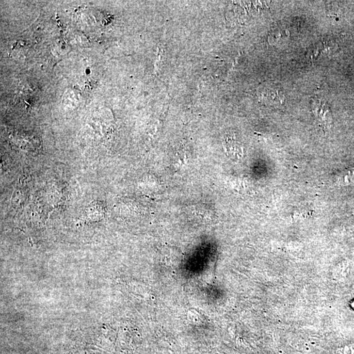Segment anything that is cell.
I'll return each instance as SVG.
<instances>
[{"mask_svg": "<svg viewBox=\"0 0 354 354\" xmlns=\"http://www.w3.org/2000/svg\"><path fill=\"white\" fill-rule=\"evenodd\" d=\"M260 96L262 99L267 103H282L284 99L282 91L276 87L267 86L261 89Z\"/></svg>", "mask_w": 354, "mask_h": 354, "instance_id": "1", "label": "cell"}]
</instances>
